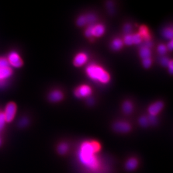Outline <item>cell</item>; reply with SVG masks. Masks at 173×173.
Returning <instances> with one entry per match:
<instances>
[{"mask_svg":"<svg viewBox=\"0 0 173 173\" xmlns=\"http://www.w3.org/2000/svg\"><path fill=\"white\" fill-rule=\"evenodd\" d=\"M100 148V145L97 142L92 141L83 142L78 151V158L80 163L88 169H97L99 163L96 154Z\"/></svg>","mask_w":173,"mask_h":173,"instance_id":"cell-1","label":"cell"},{"mask_svg":"<svg viewBox=\"0 0 173 173\" xmlns=\"http://www.w3.org/2000/svg\"><path fill=\"white\" fill-rule=\"evenodd\" d=\"M86 72L92 80L102 84L108 83L110 79L109 73L102 67L95 64L88 65L86 69Z\"/></svg>","mask_w":173,"mask_h":173,"instance_id":"cell-2","label":"cell"},{"mask_svg":"<svg viewBox=\"0 0 173 173\" xmlns=\"http://www.w3.org/2000/svg\"><path fill=\"white\" fill-rule=\"evenodd\" d=\"M16 112V106L14 102H10L7 104L4 113L5 120L7 122H10L14 118Z\"/></svg>","mask_w":173,"mask_h":173,"instance_id":"cell-3","label":"cell"},{"mask_svg":"<svg viewBox=\"0 0 173 173\" xmlns=\"http://www.w3.org/2000/svg\"><path fill=\"white\" fill-rule=\"evenodd\" d=\"M91 88L87 85H82L78 87L74 91V95L78 98L88 97L92 94Z\"/></svg>","mask_w":173,"mask_h":173,"instance_id":"cell-4","label":"cell"},{"mask_svg":"<svg viewBox=\"0 0 173 173\" xmlns=\"http://www.w3.org/2000/svg\"><path fill=\"white\" fill-rule=\"evenodd\" d=\"M113 130L118 133H126L131 131V126L126 122L119 121L113 124Z\"/></svg>","mask_w":173,"mask_h":173,"instance_id":"cell-5","label":"cell"},{"mask_svg":"<svg viewBox=\"0 0 173 173\" xmlns=\"http://www.w3.org/2000/svg\"><path fill=\"white\" fill-rule=\"evenodd\" d=\"M7 60L9 64L13 67H20L22 65V61L20 57L15 52H11L9 54Z\"/></svg>","mask_w":173,"mask_h":173,"instance_id":"cell-6","label":"cell"},{"mask_svg":"<svg viewBox=\"0 0 173 173\" xmlns=\"http://www.w3.org/2000/svg\"><path fill=\"white\" fill-rule=\"evenodd\" d=\"M12 74V71L10 67L0 68V88L6 85V80L10 78Z\"/></svg>","mask_w":173,"mask_h":173,"instance_id":"cell-7","label":"cell"},{"mask_svg":"<svg viewBox=\"0 0 173 173\" xmlns=\"http://www.w3.org/2000/svg\"><path fill=\"white\" fill-rule=\"evenodd\" d=\"M164 107V103L162 102L158 101L152 104L150 106L148 107V111L149 115L156 116L161 110L163 109Z\"/></svg>","mask_w":173,"mask_h":173,"instance_id":"cell-8","label":"cell"},{"mask_svg":"<svg viewBox=\"0 0 173 173\" xmlns=\"http://www.w3.org/2000/svg\"><path fill=\"white\" fill-rule=\"evenodd\" d=\"M88 59V56L86 53H78L74 58V64L76 67H81L87 62Z\"/></svg>","mask_w":173,"mask_h":173,"instance_id":"cell-9","label":"cell"},{"mask_svg":"<svg viewBox=\"0 0 173 173\" xmlns=\"http://www.w3.org/2000/svg\"><path fill=\"white\" fill-rule=\"evenodd\" d=\"M49 99L52 102H60L64 98V94L62 92L56 90L51 92L49 95Z\"/></svg>","mask_w":173,"mask_h":173,"instance_id":"cell-10","label":"cell"},{"mask_svg":"<svg viewBox=\"0 0 173 173\" xmlns=\"http://www.w3.org/2000/svg\"><path fill=\"white\" fill-rule=\"evenodd\" d=\"M106 28L104 25L102 24H96L94 25L92 28V36L99 37L101 36L104 34L105 33Z\"/></svg>","mask_w":173,"mask_h":173,"instance_id":"cell-11","label":"cell"},{"mask_svg":"<svg viewBox=\"0 0 173 173\" xmlns=\"http://www.w3.org/2000/svg\"><path fill=\"white\" fill-rule=\"evenodd\" d=\"M138 161L134 157L128 159L125 164V168L128 171H133L137 168Z\"/></svg>","mask_w":173,"mask_h":173,"instance_id":"cell-12","label":"cell"},{"mask_svg":"<svg viewBox=\"0 0 173 173\" xmlns=\"http://www.w3.org/2000/svg\"><path fill=\"white\" fill-rule=\"evenodd\" d=\"M123 46V42L121 39L116 38L114 39L111 43V48L114 50H120Z\"/></svg>","mask_w":173,"mask_h":173,"instance_id":"cell-13","label":"cell"},{"mask_svg":"<svg viewBox=\"0 0 173 173\" xmlns=\"http://www.w3.org/2000/svg\"><path fill=\"white\" fill-rule=\"evenodd\" d=\"M139 34L141 36L142 38L145 39V41L150 40V36L148 33V29L146 26H141L140 27Z\"/></svg>","mask_w":173,"mask_h":173,"instance_id":"cell-14","label":"cell"},{"mask_svg":"<svg viewBox=\"0 0 173 173\" xmlns=\"http://www.w3.org/2000/svg\"><path fill=\"white\" fill-rule=\"evenodd\" d=\"M68 150H69V146L67 143L65 142L61 143L57 147V151L62 155H64L67 154Z\"/></svg>","mask_w":173,"mask_h":173,"instance_id":"cell-15","label":"cell"},{"mask_svg":"<svg viewBox=\"0 0 173 173\" xmlns=\"http://www.w3.org/2000/svg\"><path fill=\"white\" fill-rule=\"evenodd\" d=\"M122 109L125 114H130L133 111V105L130 102L126 101L123 104Z\"/></svg>","mask_w":173,"mask_h":173,"instance_id":"cell-16","label":"cell"},{"mask_svg":"<svg viewBox=\"0 0 173 173\" xmlns=\"http://www.w3.org/2000/svg\"><path fill=\"white\" fill-rule=\"evenodd\" d=\"M139 54H140V56L141 57V58L143 60L145 58H150L151 52L149 48H146V47H142L140 50Z\"/></svg>","mask_w":173,"mask_h":173,"instance_id":"cell-17","label":"cell"},{"mask_svg":"<svg viewBox=\"0 0 173 173\" xmlns=\"http://www.w3.org/2000/svg\"><path fill=\"white\" fill-rule=\"evenodd\" d=\"M162 35L165 39L172 40L173 36V29L170 28L164 29L162 32Z\"/></svg>","mask_w":173,"mask_h":173,"instance_id":"cell-18","label":"cell"},{"mask_svg":"<svg viewBox=\"0 0 173 173\" xmlns=\"http://www.w3.org/2000/svg\"><path fill=\"white\" fill-rule=\"evenodd\" d=\"M85 18H86L87 24H88L89 25L94 24L96 20L95 15L92 14H88L85 15Z\"/></svg>","mask_w":173,"mask_h":173,"instance_id":"cell-19","label":"cell"},{"mask_svg":"<svg viewBox=\"0 0 173 173\" xmlns=\"http://www.w3.org/2000/svg\"><path fill=\"white\" fill-rule=\"evenodd\" d=\"M138 123L142 127H147L148 126L150 125L147 117H145V116L140 117L138 119Z\"/></svg>","mask_w":173,"mask_h":173,"instance_id":"cell-20","label":"cell"},{"mask_svg":"<svg viewBox=\"0 0 173 173\" xmlns=\"http://www.w3.org/2000/svg\"><path fill=\"white\" fill-rule=\"evenodd\" d=\"M124 43L127 46H131L133 44V36L132 34H127L126 35L124 38Z\"/></svg>","mask_w":173,"mask_h":173,"instance_id":"cell-21","label":"cell"},{"mask_svg":"<svg viewBox=\"0 0 173 173\" xmlns=\"http://www.w3.org/2000/svg\"><path fill=\"white\" fill-rule=\"evenodd\" d=\"M76 24L78 26H83L87 24L85 15H81L78 18Z\"/></svg>","mask_w":173,"mask_h":173,"instance_id":"cell-22","label":"cell"},{"mask_svg":"<svg viewBox=\"0 0 173 173\" xmlns=\"http://www.w3.org/2000/svg\"><path fill=\"white\" fill-rule=\"evenodd\" d=\"M133 36V44H139L142 42V38L139 33L134 34Z\"/></svg>","mask_w":173,"mask_h":173,"instance_id":"cell-23","label":"cell"},{"mask_svg":"<svg viewBox=\"0 0 173 173\" xmlns=\"http://www.w3.org/2000/svg\"><path fill=\"white\" fill-rule=\"evenodd\" d=\"M147 119H148L149 124H151L152 126H155L158 122V120L156 118V116H155L149 115L147 117Z\"/></svg>","mask_w":173,"mask_h":173,"instance_id":"cell-24","label":"cell"},{"mask_svg":"<svg viewBox=\"0 0 173 173\" xmlns=\"http://www.w3.org/2000/svg\"><path fill=\"white\" fill-rule=\"evenodd\" d=\"M168 49L166 48V46L164 44H160L157 47V51L161 55H164L167 52Z\"/></svg>","mask_w":173,"mask_h":173,"instance_id":"cell-25","label":"cell"},{"mask_svg":"<svg viewBox=\"0 0 173 173\" xmlns=\"http://www.w3.org/2000/svg\"><path fill=\"white\" fill-rule=\"evenodd\" d=\"M151 64H152V61L150 58L142 60V65L146 68H148L151 66Z\"/></svg>","mask_w":173,"mask_h":173,"instance_id":"cell-26","label":"cell"},{"mask_svg":"<svg viewBox=\"0 0 173 173\" xmlns=\"http://www.w3.org/2000/svg\"><path fill=\"white\" fill-rule=\"evenodd\" d=\"M94 25V24L88 25V27L86 29L85 32V34L86 36L88 37V38L92 36V28H93Z\"/></svg>","mask_w":173,"mask_h":173,"instance_id":"cell-27","label":"cell"},{"mask_svg":"<svg viewBox=\"0 0 173 173\" xmlns=\"http://www.w3.org/2000/svg\"><path fill=\"white\" fill-rule=\"evenodd\" d=\"M9 67V64L7 59L5 58H0V68Z\"/></svg>","mask_w":173,"mask_h":173,"instance_id":"cell-28","label":"cell"},{"mask_svg":"<svg viewBox=\"0 0 173 173\" xmlns=\"http://www.w3.org/2000/svg\"><path fill=\"white\" fill-rule=\"evenodd\" d=\"M6 122L4 113H0V132L4 128L5 124Z\"/></svg>","mask_w":173,"mask_h":173,"instance_id":"cell-29","label":"cell"},{"mask_svg":"<svg viewBox=\"0 0 173 173\" xmlns=\"http://www.w3.org/2000/svg\"><path fill=\"white\" fill-rule=\"evenodd\" d=\"M169 62V60L166 57H164L160 60V64H161V66H163V67H164L168 66Z\"/></svg>","mask_w":173,"mask_h":173,"instance_id":"cell-30","label":"cell"},{"mask_svg":"<svg viewBox=\"0 0 173 173\" xmlns=\"http://www.w3.org/2000/svg\"><path fill=\"white\" fill-rule=\"evenodd\" d=\"M132 26L130 24H126L124 26V33L127 35V34H130L131 31H132Z\"/></svg>","mask_w":173,"mask_h":173,"instance_id":"cell-31","label":"cell"},{"mask_svg":"<svg viewBox=\"0 0 173 173\" xmlns=\"http://www.w3.org/2000/svg\"><path fill=\"white\" fill-rule=\"evenodd\" d=\"M28 123V119L26 118H22L21 120L19 121V125L21 127H25L26 126H27Z\"/></svg>","mask_w":173,"mask_h":173,"instance_id":"cell-32","label":"cell"},{"mask_svg":"<svg viewBox=\"0 0 173 173\" xmlns=\"http://www.w3.org/2000/svg\"><path fill=\"white\" fill-rule=\"evenodd\" d=\"M173 61L170 60L169 64L168 67H169V72L170 74H173Z\"/></svg>","mask_w":173,"mask_h":173,"instance_id":"cell-33","label":"cell"},{"mask_svg":"<svg viewBox=\"0 0 173 173\" xmlns=\"http://www.w3.org/2000/svg\"><path fill=\"white\" fill-rule=\"evenodd\" d=\"M173 40H170V42L168 44V46L166 47L168 50H169L170 51H171L173 50Z\"/></svg>","mask_w":173,"mask_h":173,"instance_id":"cell-34","label":"cell"},{"mask_svg":"<svg viewBox=\"0 0 173 173\" xmlns=\"http://www.w3.org/2000/svg\"><path fill=\"white\" fill-rule=\"evenodd\" d=\"M88 104L89 105H92L93 104V99H92V98H90V99H88Z\"/></svg>","mask_w":173,"mask_h":173,"instance_id":"cell-35","label":"cell"},{"mask_svg":"<svg viewBox=\"0 0 173 173\" xmlns=\"http://www.w3.org/2000/svg\"><path fill=\"white\" fill-rule=\"evenodd\" d=\"M1 143H2V141H1V138H0V146L1 145Z\"/></svg>","mask_w":173,"mask_h":173,"instance_id":"cell-36","label":"cell"}]
</instances>
